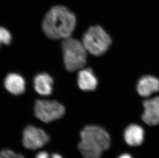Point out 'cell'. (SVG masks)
Returning <instances> with one entry per match:
<instances>
[{
    "instance_id": "5",
    "label": "cell",
    "mask_w": 159,
    "mask_h": 158,
    "mask_svg": "<svg viewBox=\"0 0 159 158\" xmlns=\"http://www.w3.org/2000/svg\"><path fill=\"white\" fill-rule=\"evenodd\" d=\"M35 115L41 121L51 122L65 115V107L56 101L38 100L35 104Z\"/></svg>"
},
{
    "instance_id": "7",
    "label": "cell",
    "mask_w": 159,
    "mask_h": 158,
    "mask_svg": "<svg viewBox=\"0 0 159 158\" xmlns=\"http://www.w3.org/2000/svg\"><path fill=\"white\" fill-rule=\"evenodd\" d=\"M142 120L149 125L159 124V96L146 100L143 103Z\"/></svg>"
},
{
    "instance_id": "2",
    "label": "cell",
    "mask_w": 159,
    "mask_h": 158,
    "mask_svg": "<svg viewBox=\"0 0 159 158\" xmlns=\"http://www.w3.org/2000/svg\"><path fill=\"white\" fill-rule=\"evenodd\" d=\"M78 148L84 158H99L109 148L110 138L104 128L96 125L85 127L80 133Z\"/></svg>"
},
{
    "instance_id": "15",
    "label": "cell",
    "mask_w": 159,
    "mask_h": 158,
    "mask_svg": "<svg viewBox=\"0 0 159 158\" xmlns=\"http://www.w3.org/2000/svg\"><path fill=\"white\" fill-rule=\"evenodd\" d=\"M36 158H49V155L46 151H41L36 155Z\"/></svg>"
},
{
    "instance_id": "4",
    "label": "cell",
    "mask_w": 159,
    "mask_h": 158,
    "mask_svg": "<svg viewBox=\"0 0 159 158\" xmlns=\"http://www.w3.org/2000/svg\"><path fill=\"white\" fill-rule=\"evenodd\" d=\"M83 45L87 52L95 56L102 55L106 52L112 43L109 34L99 26H92L84 33Z\"/></svg>"
},
{
    "instance_id": "1",
    "label": "cell",
    "mask_w": 159,
    "mask_h": 158,
    "mask_svg": "<svg viewBox=\"0 0 159 158\" xmlns=\"http://www.w3.org/2000/svg\"><path fill=\"white\" fill-rule=\"evenodd\" d=\"M76 25L75 15L61 5L53 6L45 14L42 21V29L45 35L53 40L70 37Z\"/></svg>"
},
{
    "instance_id": "11",
    "label": "cell",
    "mask_w": 159,
    "mask_h": 158,
    "mask_svg": "<svg viewBox=\"0 0 159 158\" xmlns=\"http://www.w3.org/2000/svg\"><path fill=\"white\" fill-rule=\"evenodd\" d=\"M78 86L83 91H93L98 86V81L91 69H81L78 75Z\"/></svg>"
},
{
    "instance_id": "14",
    "label": "cell",
    "mask_w": 159,
    "mask_h": 158,
    "mask_svg": "<svg viewBox=\"0 0 159 158\" xmlns=\"http://www.w3.org/2000/svg\"><path fill=\"white\" fill-rule=\"evenodd\" d=\"M0 158H25L20 154H16L10 149H4L0 152Z\"/></svg>"
},
{
    "instance_id": "9",
    "label": "cell",
    "mask_w": 159,
    "mask_h": 158,
    "mask_svg": "<svg viewBox=\"0 0 159 158\" xmlns=\"http://www.w3.org/2000/svg\"><path fill=\"white\" fill-rule=\"evenodd\" d=\"M6 90L11 94L20 95L25 90V82L21 75L17 73H9L4 82Z\"/></svg>"
},
{
    "instance_id": "12",
    "label": "cell",
    "mask_w": 159,
    "mask_h": 158,
    "mask_svg": "<svg viewBox=\"0 0 159 158\" xmlns=\"http://www.w3.org/2000/svg\"><path fill=\"white\" fill-rule=\"evenodd\" d=\"M144 138V130L141 127L135 124L129 126L125 131V140L130 146L140 145L143 142Z\"/></svg>"
},
{
    "instance_id": "13",
    "label": "cell",
    "mask_w": 159,
    "mask_h": 158,
    "mask_svg": "<svg viewBox=\"0 0 159 158\" xmlns=\"http://www.w3.org/2000/svg\"><path fill=\"white\" fill-rule=\"evenodd\" d=\"M11 41V35L10 32L4 27H0V47L3 44L9 45Z\"/></svg>"
},
{
    "instance_id": "6",
    "label": "cell",
    "mask_w": 159,
    "mask_h": 158,
    "mask_svg": "<svg viewBox=\"0 0 159 158\" xmlns=\"http://www.w3.org/2000/svg\"><path fill=\"white\" fill-rule=\"evenodd\" d=\"M50 137L45 131L33 125H28L23 132L22 144L28 149L36 150L47 144Z\"/></svg>"
},
{
    "instance_id": "17",
    "label": "cell",
    "mask_w": 159,
    "mask_h": 158,
    "mask_svg": "<svg viewBox=\"0 0 159 158\" xmlns=\"http://www.w3.org/2000/svg\"><path fill=\"white\" fill-rule=\"evenodd\" d=\"M119 158H132V157L128 154H124V155H122V156H120Z\"/></svg>"
},
{
    "instance_id": "8",
    "label": "cell",
    "mask_w": 159,
    "mask_h": 158,
    "mask_svg": "<svg viewBox=\"0 0 159 158\" xmlns=\"http://www.w3.org/2000/svg\"><path fill=\"white\" fill-rule=\"evenodd\" d=\"M137 91L142 97H148L159 91V80L152 76H145L139 80Z\"/></svg>"
},
{
    "instance_id": "10",
    "label": "cell",
    "mask_w": 159,
    "mask_h": 158,
    "mask_svg": "<svg viewBox=\"0 0 159 158\" xmlns=\"http://www.w3.org/2000/svg\"><path fill=\"white\" fill-rule=\"evenodd\" d=\"M54 80L48 73L37 74L34 79V86L36 92L42 95H49L53 91Z\"/></svg>"
},
{
    "instance_id": "3",
    "label": "cell",
    "mask_w": 159,
    "mask_h": 158,
    "mask_svg": "<svg viewBox=\"0 0 159 158\" xmlns=\"http://www.w3.org/2000/svg\"><path fill=\"white\" fill-rule=\"evenodd\" d=\"M62 51L65 67L69 72L83 68L87 63V53L82 42L69 37L63 40Z\"/></svg>"
},
{
    "instance_id": "16",
    "label": "cell",
    "mask_w": 159,
    "mask_h": 158,
    "mask_svg": "<svg viewBox=\"0 0 159 158\" xmlns=\"http://www.w3.org/2000/svg\"><path fill=\"white\" fill-rule=\"evenodd\" d=\"M52 158H63V157L59 154H54L52 156Z\"/></svg>"
}]
</instances>
